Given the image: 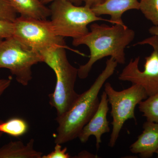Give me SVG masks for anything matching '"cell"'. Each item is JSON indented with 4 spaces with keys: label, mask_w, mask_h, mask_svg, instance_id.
Instances as JSON below:
<instances>
[{
    "label": "cell",
    "mask_w": 158,
    "mask_h": 158,
    "mask_svg": "<svg viewBox=\"0 0 158 158\" xmlns=\"http://www.w3.org/2000/svg\"><path fill=\"white\" fill-rule=\"evenodd\" d=\"M90 31L84 36L73 39L75 46L85 45L89 48L90 58L85 65L78 69V77L85 79L89 75L95 62L105 57L113 58L118 64L125 63L126 48L132 42L135 32L125 24L109 26L93 23L90 26Z\"/></svg>",
    "instance_id": "6da1fadb"
},
{
    "label": "cell",
    "mask_w": 158,
    "mask_h": 158,
    "mask_svg": "<svg viewBox=\"0 0 158 158\" xmlns=\"http://www.w3.org/2000/svg\"><path fill=\"white\" fill-rule=\"evenodd\" d=\"M118 63L110 57L106 67L90 88L79 96L65 114L56 118L58 127L56 144H62L78 138L82 129L96 112L99 105L98 94L106 81L113 75Z\"/></svg>",
    "instance_id": "7a4b0ae2"
},
{
    "label": "cell",
    "mask_w": 158,
    "mask_h": 158,
    "mask_svg": "<svg viewBox=\"0 0 158 158\" xmlns=\"http://www.w3.org/2000/svg\"><path fill=\"white\" fill-rule=\"evenodd\" d=\"M65 48H54L40 52L43 62L55 73L56 85L52 93L49 94V103L55 108L58 118L68 111L79 94L75 90L78 69L69 61Z\"/></svg>",
    "instance_id": "3957f363"
},
{
    "label": "cell",
    "mask_w": 158,
    "mask_h": 158,
    "mask_svg": "<svg viewBox=\"0 0 158 158\" xmlns=\"http://www.w3.org/2000/svg\"><path fill=\"white\" fill-rule=\"evenodd\" d=\"M51 24L59 37L77 39L89 32L88 26L98 21L106 20L97 16L88 6H78L69 1L56 0L49 7Z\"/></svg>",
    "instance_id": "277c9868"
},
{
    "label": "cell",
    "mask_w": 158,
    "mask_h": 158,
    "mask_svg": "<svg viewBox=\"0 0 158 158\" xmlns=\"http://www.w3.org/2000/svg\"><path fill=\"white\" fill-rule=\"evenodd\" d=\"M104 91L111 106L113 130L109 146L113 148L116 144L125 122L128 119H134L137 122L135 113L136 106L148 96L144 88L136 84H132L130 88L118 91L106 82L104 84Z\"/></svg>",
    "instance_id": "5b68a950"
},
{
    "label": "cell",
    "mask_w": 158,
    "mask_h": 158,
    "mask_svg": "<svg viewBox=\"0 0 158 158\" xmlns=\"http://www.w3.org/2000/svg\"><path fill=\"white\" fill-rule=\"evenodd\" d=\"M13 37L23 44L40 53L54 48H65L64 38L54 32L50 21L20 16L13 22Z\"/></svg>",
    "instance_id": "8992f818"
},
{
    "label": "cell",
    "mask_w": 158,
    "mask_h": 158,
    "mask_svg": "<svg viewBox=\"0 0 158 158\" xmlns=\"http://www.w3.org/2000/svg\"><path fill=\"white\" fill-rule=\"evenodd\" d=\"M41 62L40 53L24 45L13 36L0 43V68L9 69L23 86H27L33 78L32 67Z\"/></svg>",
    "instance_id": "52a82bcc"
},
{
    "label": "cell",
    "mask_w": 158,
    "mask_h": 158,
    "mask_svg": "<svg viewBox=\"0 0 158 158\" xmlns=\"http://www.w3.org/2000/svg\"><path fill=\"white\" fill-rule=\"evenodd\" d=\"M148 44L153 51L145 58L144 70L138 67L140 57L131 59L118 76V80L131 82L143 87L148 96L158 93V36L152 35L136 43V45Z\"/></svg>",
    "instance_id": "ba28073f"
},
{
    "label": "cell",
    "mask_w": 158,
    "mask_h": 158,
    "mask_svg": "<svg viewBox=\"0 0 158 158\" xmlns=\"http://www.w3.org/2000/svg\"><path fill=\"white\" fill-rule=\"evenodd\" d=\"M108 102L106 94L104 91L96 112L79 134L78 138L82 143H86L90 136H94L96 138L97 149H99L100 144L102 142V135L110 132V131L107 118L109 111Z\"/></svg>",
    "instance_id": "9c48e42d"
},
{
    "label": "cell",
    "mask_w": 158,
    "mask_h": 158,
    "mask_svg": "<svg viewBox=\"0 0 158 158\" xmlns=\"http://www.w3.org/2000/svg\"><path fill=\"white\" fill-rule=\"evenodd\" d=\"M143 128L137 141L130 146V151L141 158H151L158 148V123L147 121Z\"/></svg>",
    "instance_id": "30bf717a"
},
{
    "label": "cell",
    "mask_w": 158,
    "mask_h": 158,
    "mask_svg": "<svg viewBox=\"0 0 158 158\" xmlns=\"http://www.w3.org/2000/svg\"><path fill=\"white\" fill-rule=\"evenodd\" d=\"M138 0H106L100 5L91 8L97 16L109 15L110 22L114 24H124L122 16L124 12L132 9L139 10Z\"/></svg>",
    "instance_id": "8fae6325"
},
{
    "label": "cell",
    "mask_w": 158,
    "mask_h": 158,
    "mask_svg": "<svg viewBox=\"0 0 158 158\" xmlns=\"http://www.w3.org/2000/svg\"><path fill=\"white\" fill-rule=\"evenodd\" d=\"M11 6L20 16L40 20L50 16L49 8L40 0H9Z\"/></svg>",
    "instance_id": "7c38bea8"
},
{
    "label": "cell",
    "mask_w": 158,
    "mask_h": 158,
    "mask_svg": "<svg viewBox=\"0 0 158 158\" xmlns=\"http://www.w3.org/2000/svg\"><path fill=\"white\" fill-rule=\"evenodd\" d=\"M34 140L25 144L21 141H10L0 147V158H42L43 154L34 149Z\"/></svg>",
    "instance_id": "4fadbf2b"
},
{
    "label": "cell",
    "mask_w": 158,
    "mask_h": 158,
    "mask_svg": "<svg viewBox=\"0 0 158 158\" xmlns=\"http://www.w3.org/2000/svg\"><path fill=\"white\" fill-rule=\"evenodd\" d=\"M28 130V125L23 118L14 117L6 121L0 120V132L12 137L23 135Z\"/></svg>",
    "instance_id": "5bb4252c"
},
{
    "label": "cell",
    "mask_w": 158,
    "mask_h": 158,
    "mask_svg": "<svg viewBox=\"0 0 158 158\" xmlns=\"http://www.w3.org/2000/svg\"><path fill=\"white\" fill-rule=\"evenodd\" d=\"M138 105L139 111L147 121L158 123V93L148 97Z\"/></svg>",
    "instance_id": "9a60e30c"
},
{
    "label": "cell",
    "mask_w": 158,
    "mask_h": 158,
    "mask_svg": "<svg viewBox=\"0 0 158 158\" xmlns=\"http://www.w3.org/2000/svg\"><path fill=\"white\" fill-rule=\"evenodd\" d=\"M139 10L154 26L158 27V0H141Z\"/></svg>",
    "instance_id": "2e32d148"
},
{
    "label": "cell",
    "mask_w": 158,
    "mask_h": 158,
    "mask_svg": "<svg viewBox=\"0 0 158 158\" xmlns=\"http://www.w3.org/2000/svg\"><path fill=\"white\" fill-rule=\"evenodd\" d=\"M17 13L9 0H0V19L13 22Z\"/></svg>",
    "instance_id": "e0dca14e"
},
{
    "label": "cell",
    "mask_w": 158,
    "mask_h": 158,
    "mask_svg": "<svg viewBox=\"0 0 158 158\" xmlns=\"http://www.w3.org/2000/svg\"><path fill=\"white\" fill-rule=\"evenodd\" d=\"M13 22L0 19V38L6 39L13 36Z\"/></svg>",
    "instance_id": "ac0fdd59"
},
{
    "label": "cell",
    "mask_w": 158,
    "mask_h": 158,
    "mask_svg": "<svg viewBox=\"0 0 158 158\" xmlns=\"http://www.w3.org/2000/svg\"><path fill=\"white\" fill-rule=\"evenodd\" d=\"M53 151L47 155L43 156L42 158H69L71 156L67 152V148H62L61 144H56Z\"/></svg>",
    "instance_id": "d6986e66"
},
{
    "label": "cell",
    "mask_w": 158,
    "mask_h": 158,
    "mask_svg": "<svg viewBox=\"0 0 158 158\" xmlns=\"http://www.w3.org/2000/svg\"><path fill=\"white\" fill-rule=\"evenodd\" d=\"M11 82V77L7 79H0V97L10 85Z\"/></svg>",
    "instance_id": "ffe728a7"
},
{
    "label": "cell",
    "mask_w": 158,
    "mask_h": 158,
    "mask_svg": "<svg viewBox=\"0 0 158 158\" xmlns=\"http://www.w3.org/2000/svg\"><path fill=\"white\" fill-rule=\"evenodd\" d=\"M106 0H82L85 2V6L92 8L94 6L105 2Z\"/></svg>",
    "instance_id": "44dd1931"
},
{
    "label": "cell",
    "mask_w": 158,
    "mask_h": 158,
    "mask_svg": "<svg viewBox=\"0 0 158 158\" xmlns=\"http://www.w3.org/2000/svg\"><path fill=\"white\" fill-rule=\"evenodd\" d=\"M40 1L43 4L45 5V4H48V3L56 1V0H40ZM65 1H69L73 3L74 5L78 6H80V5H81L82 2H83L82 0H65Z\"/></svg>",
    "instance_id": "7402d4cb"
},
{
    "label": "cell",
    "mask_w": 158,
    "mask_h": 158,
    "mask_svg": "<svg viewBox=\"0 0 158 158\" xmlns=\"http://www.w3.org/2000/svg\"><path fill=\"white\" fill-rule=\"evenodd\" d=\"M150 34L152 35H156L158 36V27L153 26L148 30Z\"/></svg>",
    "instance_id": "603a6c76"
},
{
    "label": "cell",
    "mask_w": 158,
    "mask_h": 158,
    "mask_svg": "<svg viewBox=\"0 0 158 158\" xmlns=\"http://www.w3.org/2000/svg\"><path fill=\"white\" fill-rule=\"evenodd\" d=\"M79 158H81L82 156H83L82 158H85V156H87V158H89L88 156H90V158H93V157H94L95 156L91 154L90 153L88 152H87L84 151V153L81 152V153L79 154Z\"/></svg>",
    "instance_id": "cb8c5ba5"
},
{
    "label": "cell",
    "mask_w": 158,
    "mask_h": 158,
    "mask_svg": "<svg viewBox=\"0 0 158 158\" xmlns=\"http://www.w3.org/2000/svg\"><path fill=\"white\" fill-rule=\"evenodd\" d=\"M155 153H156L157 154V158H158V149L156 151Z\"/></svg>",
    "instance_id": "d4e9b609"
},
{
    "label": "cell",
    "mask_w": 158,
    "mask_h": 158,
    "mask_svg": "<svg viewBox=\"0 0 158 158\" xmlns=\"http://www.w3.org/2000/svg\"><path fill=\"white\" fill-rule=\"evenodd\" d=\"M3 134V133L0 132V138H1V137H2V135Z\"/></svg>",
    "instance_id": "484cf974"
},
{
    "label": "cell",
    "mask_w": 158,
    "mask_h": 158,
    "mask_svg": "<svg viewBox=\"0 0 158 158\" xmlns=\"http://www.w3.org/2000/svg\"><path fill=\"white\" fill-rule=\"evenodd\" d=\"M4 39H3L2 38H0V43H1V42H2V41Z\"/></svg>",
    "instance_id": "4316f807"
}]
</instances>
